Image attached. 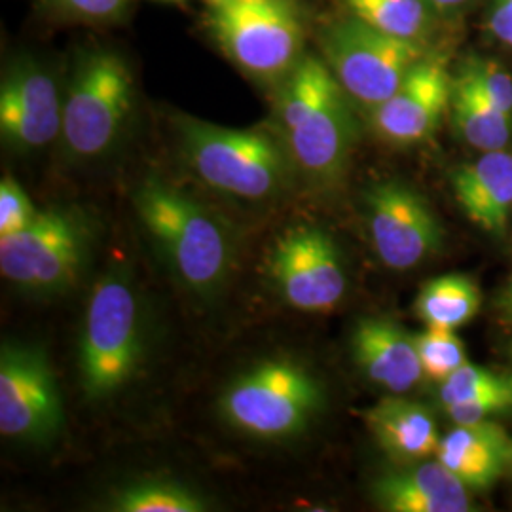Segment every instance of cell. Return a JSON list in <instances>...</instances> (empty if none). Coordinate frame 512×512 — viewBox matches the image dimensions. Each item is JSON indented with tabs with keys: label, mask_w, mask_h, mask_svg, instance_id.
Instances as JSON below:
<instances>
[{
	"label": "cell",
	"mask_w": 512,
	"mask_h": 512,
	"mask_svg": "<svg viewBox=\"0 0 512 512\" xmlns=\"http://www.w3.org/2000/svg\"><path fill=\"white\" fill-rule=\"evenodd\" d=\"M355 103L325 59L302 55L281 80L275 116L294 167L311 183H340L359 137Z\"/></svg>",
	"instance_id": "1"
},
{
	"label": "cell",
	"mask_w": 512,
	"mask_h": 512,
	"mask_svg": "<svg viewBox=\"0 0 512 512\" xmlns=\"http://www.w3.org/2000/svg\"><path fill=\"white\" fill-rule=\"evenodd\" d=\"M133 205L150 243L184 289L202 298L219 293L234 260L230 232L219 217L160 179L141 184Z\"/></svg>",
	"instance_id": "2"
},
{
	"label": "cell",
	"mask_w": 512,
	"mask_h": 512,
	"mask_svg": "<svg viewBox=\"0 0 512 512\" xmlns=\"http://www.w3.org/2000/svg\"><path fill=\"white\" fill-rule=\"evenodd\" d=\"M177 131L192 171L215 192L262 202L291 181L294 164L287 148L264 129L224 128L181 116Z\"/></svg>",
	"instance_id": "3"
},
{
	"label": "cell",
	"mask_w": 512,
	"mask_h": 512,
	"mask_svg": "<svg viewBox=\"0 0 512 512\" xmlns=\"http://www.w3.org/2000/svg\"><path fill=\"white\" fill-rule=\"evenodd\" d=\"M143 359V323L126 272L112 268L93 287L78 348L80 387L86 399L105 401L135 376Z\"/></svg>",
	"instance_id": "4"
},
{
	"label": "cell",
	"mask_w": 512,
	"mask_h": 512,
	"mask_svg": "<svg viewBox=\"0 0 512 512\" xmlns=\"http://www.w3.org/2000/svg\"><path fill=\"white\" fill-rule=\"evenodd\" d=\"M319 380L289 359H268L239 374L219 399L220 418L260 440L298 437L323 408Z\"/></svg>",
	"instance_id": "5"
},
{
	"label": "cell",
	"mask_w": 512,
	"mask_h": 512,
	"mask_svg": "<svg viewBox=\"0 0 512 512\" xmlns=\"http://www.w3.org/2000/svg\"><path fill=\"white\" fill-rule=\"evenodd\" d=\"M92 245V222L82 211L50 207L23 230L0 236V274L27 293H63L78 281Z\"/></svg>",
	"instance_id": "6"
},
{
	"label": "cell",
	"mask_w": 512,
	"mask_h": 512,
	"mask_svg": "<svg viewBox=\"0 0 512 512\" xmlns=\"http://www.w3.org/2000/svg\"><path fill=\"white\" fill-rule=\"evenodd\" d=\"M135 101L128 63L114 52L86 54L63 97L61 141L67 154L92 160L109 152L126 128Z\"/></svg>",
	"instance_id": "7"
},
{
	"label": "cell",
	"mask_w": 512,
	"mask_h": 512,
	"mask_svg": "<svg viewBox=\"0 0 512 512\" xmlns=\"http://www.w3.org/2000/svg\"><path fill=\"white\" fill-rule=\"evenodd\" d=\"M213 29L243 73L277 80L300 61L304 29L291 0H226L213 6Z\"/></svg>",
	"instance_id": "8"
},
{
	"label": "cell",
	"mask_w": 512,
	"mask_h": 512,
	"mask_svg": "<svg viewBox=\"0 0 512 512\" xmlns=\"http://www.w3.org/2000/svg\"><path fill=\"white\" fill-rule=\"evenodd\" d=\"M323 52L353 103L368 112L397 92L425 57L420 42L389 37L353 16L325 31Z\"/></svg>",
	"instance_id": "9"
},
{
	"label": "cell",
	"mask_w": 512,
	"mask_h": 512,
	"mask_svg": "<svg viewBox=\"0 0 512 512\" xmlns=\"http://www.w3.org/2000/svg\"><path fill=\"white\" fill-rule=\"evenodd\" d=\"M63 423L61 393L46 353L6 340L0 348V433L19 444L48 446Z\"/></svg>",
	"instance_id": "10"
},
{
	"label": "cell",
	"mask_w": 512,
	"mask_h": 512,
	"mask_svg": "<svg viewBox=\"0 0 512 512\" xmlns=\"http://www.w3.org/2000/svg\"><path fill=\"white\" fill-rule=\"evenodd\" d=\"M277 293L296 311L334 310L348 289L338 245L325 230L298 224L275 241L268 260Z\"/></svg>",
	"instance_id": "11"
},
{
	"label": "cell",
	"mask_w": 512,
	"mask_h": 512,
	"mask_svg": "<svg viewBox=\"0 0 512 512\" xmlns=\"http://www.w3.org/2000/svg\"><path fill=\"white\" fill-rule=\"evenodd\" d=\"M366 224L380 260L410 270L442 245V226L431 205L408 184L382 181L366 192Z\"/></svg>",
	"instance_id": "12"
},
{
	"label": "cell",
	"mask_w": 512,
	"mask_h": 512,
	"mask_svg": "<svg viewBox=\"0 0 512 512\" xmlns=\"http://www.w3.org/2000/svg\"><path fill=\"white\" fill-rule=\"evenodd\" d=\"M454 76L442 57L425 55L387 101L370 110L374 131L391 145L427 141L450 110Z\"/></svg>",
	"instance_id": "13"
},
{
	"label": "cell",
	"mask_w": 512,
	"mask_h": 512,
	"mask_svg": "<svg viewBox=\"0 0 512 512\" xmlns=\"http://www.w3.org/2000/svg\"><path fill=\"white\" fill-rule=\"evenodd\" d=\"M63 97L54 76L37 63L21 61L0 86V133L19 152L48 147L61 139Z\"/></svg>",
	"instance_id": "14"
},
{
	"label": "cell",
	"mask_w": 512,
	"mask_h": 512,
	"mask_svg": "<svg viewBox=\"0 0 512 512\" xmlns=\"http://www.w3.org/2000/svg\"><path fill=\"white\" fill-rule=\"evenodd\" d=\"M351 353L366 378L393 395L410 391L423 376L414 334L387 317L361 319L351 334Z\"/></svg>",
	"instance_id": "15"
},
{
	"label": "cell",
	"mask_w": 512,
	"mask_h": 512,
	"mask_svg": "<svg viewBox=\"0 0 512 512\" xmlns=\"http://www.w3.org/2000/svg\"><path fill=\"white\" fill-rule=\"evenodd\" d=\"M372 497L387 512L471 511L469 488L439 459L387 471L372 484Z\"/></svg>",
	"instance_id": "16"
},
{
	"label": "cell",
	"mask_w": 512,
	"mask_h": 512,
	"mask_svg": "<svg viewBox=\"0 0 512 512\" xmlns=\"http://www.w3.org/2000/svg\"><path fill=\"white\" fill-rule=\"evenodd\" d=\"M452 188L465 217L490 236H503L512 209V154L484 152L475 162L458 165Z\"/></svg>",
	"instance_id": "17"
},
{
	"label": "cell",
	"mask_w": 512,
	"mask_h": 512,
	"mask_svg": "<svg viewBox=\"0 0 512 512\" xmlns=\"http://www.w3.org/2000/svg\"><path fill=\"white\" fill-rule=\"evenodd\" d=\"M437 459L469 490H488L512 463V440L494 421L456 423L440 439Z\"/></svg>",
	"instance_id": "18"
},
{
	"label": "cell",
	"mask_w": 512,
	"mask_h": 512,
	"mask_svg": "<svg viewBox=\"0 0 512 512\" xmlns=\"http://www.w3.org/2000/svg\"><path fill=\"white\" fill-rule=\"evenodd\" d=\"M363 420L385 454L401 463H418L437 456L440 437L437 421L423 404L401 395L385 397L363 412Z\"/></svg>",
	"instance_id": "19"
},
{
	"label": "cell",
	"mask_w": 512,
	"mask_h": 512,
	"mask_svg": "<svg viewBox=\"0 0 512 512\" xmlns=\"http://www.w3.org/2000/svg\"><path fill=\"white\" fill-rule=\"evenodd\" d=\"M450 112L459 137L476 150L497 152L507 150L511 145V114L497 109L490 101L463 86L456 78Z\"/></svg>",
	"instance_id": "20"
},
{
	"label": "cell",
	"mask_w": 512,
	"mask_h": 512,
	"mask_svg": "<svg viewBox=\"0 0 512 512\" xmlns=\"http://www.w3.org/2000/svg\"><path fill=\"white\" fill-rule=\"evenodd\" d=\"M482 304L480 289L467 275L446 274L421 287L416 315L427 327L456 330L475 317Z\"/></svg>",
	"instance_id": "21"
},
{
	"label": "cell",
	"mask_w": 512,
	"mask_h": 512,
	"mask_svg": "<svg viewBox=\"0 0 512 512\" xmlns=\"http://www.w3.org/2000/svg\"><path fill=\"white\" fill-rule=\"evenodd\" d=\"M114 512H203L207 499L190 486L169 478H143L114 490L107 501Z\"/></svg>",
	"instance_id": "22"
},
{
	"label": "cell",
	"mask_w": 512,
	"mask_h": 512,
	"mask_svg": "<svg viewBox=\"0 0 512 512\" xmlns=\"http://www.w3.org/2000/svg\"><path fill=\"white\" fill-rule=\"evenodd\" d=\"M353 18L389 37L420 42L429 35L435 10L427 0H346Z\"/></svg>",
	"instance_id": "23"
},
{
	"label": "cell",
	"mask_w": 512,
	"mask_h": 512,
	"mask_svg": "<svg viewBox=\"0 0 512 512\" xmlns=\"http://www.w3.org/2000/svg\"><path fill=\"white\" fill-rule=\"evenodd\" d=\"M414 340L420 355L423 376L435 382L442 384L467 363V351L454 330L427 327L425 332L414 334Z\"/></svg>",
	"instance_id": "24"
},
{
	"label": "cell",
	"mask_w": 512,
	"mask_h": 512,
	"mask_svg": "<svg viewBox=\"0 0 512 512\" xmlns=\"http://www.w3.org/2000/svg\"><path fill=\"white\" fill-rule=\"evenodd\" d=\"M454 78L512 116V74L494 59L467 57Z\"/></svg>",
	"instance_id": "25"
},
{
	"label": "cell",
	"mask_w": 512,
	"mask_h": 512,
	"mask_svg": "<svg viewBox=\"0 0 512 512\" xmlns=\"http://www.w3.org/2000/svg\"><path fill=\"white\" fill-rule=\"evenodd\" d=\"M509 385H512V374H497L488 368L465 363L440 385V401L444 406L463 403Z\"/></svg>",
	"instance_id": "26"
},
{
	"label": "cell",
	"mask_w": 512,
	"mask_h": 512,
	"mask_svg": "<svg viewBox=\"0 0 512 512\" xmlns=\"http://www.w3.org/2000/svg\"><path fill=\"white\" fill-rule=\"evenodd\" d=\"M38 215L29 194L14 177L0 183V236H10L29 226Z\"/></svg>",
	"instance_id": "27"
},
{
	"label": "cell",
	"mask_w": 512,
	"mask_h": 512,
	"mask_svg": "<svg viewBox=\"0 0 512 512\" xmlns=\"http://www.w3.org/2000/svg\"><path fill=\"white\" fill-rule=\"evenodd\" d=\"M454 423H478L490 420L495 414L512 410V385L480 395L471 401L444 406Z\"/></svg>",
	"instance_id": "28"
},
{
	"label": "cell",
	"mask_w": 512,
	"mask_h": 512,
	"mask_svg": "<svg viewBox=\"0 0 512 512\" xmlns=\"http://www.w3.org/2000/svg\"><path fill=\"white\" fill-rule=\"evenodd\" d=\"M61 14L82 21H109L118 18L129 0H50Z\"/></svg>",
	"instance_id": "29"
},
{
	"label": "cell",
	"mask_w": 512,
	"mask_h": 512,
	"mask_svg": "<svg viewBox=\"0 0 512 512\" xmlns=\"http://www.w3.org/2000/svg\"><path fill=\"white\" fill-rule=\"evenodd\" d=\"M486 33L512 50V0H490L486 12Z\"/></svg>",
	"instance_id": "30"
},
{
	"label": "cell",
	"mask_w": 512,
	"mask_h": 512,
	"mask_svg": "<svg viewBox=\"0 0 512 512\" xmlns=\"http://www.w3.org/2000/svg\"><path fill=\"white\" fill-rule=\"evenodd\" d=\"M427 2L435 10V14L446 16V18H456L475 4V0H427Z\"/></svg>",
	"instance_id": "31"
},
{
	"label": "cell",
	"mask_w": 512,
	"mask_h": 512,
	"mask_svg": "<svg viewBox=\"0 0 512 512\" xmlns=\"http://www.w3.org/2000/svg\"><path fill=\"white\" fill-rule=\"evenodd\" d=\"M213 6H219V4H222V2H226V0H209Z\"/></svg>",
	"instance_id": "32"
},
{
	"label": "cell",
	"mask_w": 512,
	"mask_h": 512,
	"mask_svg": "<svg viewBox=\"0 0 512 512\" xmlns=\"http://www.w3.org/2000/svg\"><path fill=\"white\" fill-rule=\"evenodd\" d=\"M169 2H171V0H169Z\"/></svg>",
	"instance_id": "33"
}]
</instances>
